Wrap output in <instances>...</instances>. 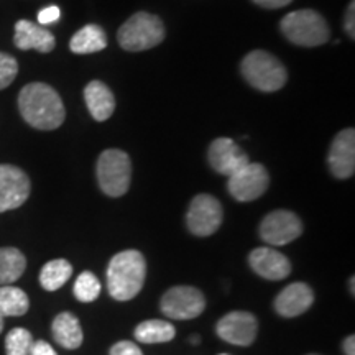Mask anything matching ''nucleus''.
I'll return each mask as SVG.
<instances>
[{"mask_svg":"<svg viewBox=\"0 0 355 355\" xmlns=\"http://www.w3.org/2000/svg\"><path fill=\"white\" fill-rule=\"evenodd\" d=\"M19 109L25 122L38 130H55L66 117L60 94L44 83H30L21 89Z\"/></svg>","mask_w":355,"mask_h":355,"instance_id":"nucleus-1","label":"nucleus"},{"mask_svg":"<svg viewBox=\"0 0 355 355\" xmlns=\"http://www.w3.org/2000/svg\"><path fill=\"white\" fill-rule=\"evenodd\" d=\"M146 278V261L139 250H123L112 257L107 268L109 295L128 301L139 295Z\"/></svg>","mask_w":355,"mask_h":355,"instance_id":"nucleus-2","label":"nucleus"},{"mask_svg":"<svg viewBox=\"0 0 355 355\" xmlns=\"http://www.w3.org/2000/svg\"><path fill=\"white\" fill-rule=\"evenodd\" d=\"M242 76L261 92L279 91L286 84L288 73L278 58L263 50L250 51L241 63Z\"/></svg>","mask_w":355,"mask_h":355,"instance_id":"nucleus-3","label":"nucleus"},{"mask_svg":"<svg viewBox=\"0 0 355 355\" xmlns=\"http://www.w3.org/2000/svg\"><path fill=\"white\" fill-rule=\"evenodd\" d=\"M117 40L125 51L150 50L165 40V25L153 13L139 12L121 26Z\"/></svg>","mask_w":355,"mask_h":355,"instance_id":"nucleus-4","label":"nucleus"},{"mask_svg":"<svg viewBox=\"0 0 355 355\" xmlns=\"http://www.w3.org/2000/svg\"><path fill=\"white\" fill-rule=\"evenodd\" d=\"M279 26L283 35L298 46H319L331 37V30L322 15L308 8L288 13Z\"/></svg>","mask_w":355,"mask_h":355,"instance_id":"nucleus-5","label":"nucleus"},{"mask_svg":"<svg viewBox=\"0 0 355 355\" xmlns=\"http://www.w3.org/2000/svg\"><path fill=\"white\" fill-rule=\"evenodd\" d=\"M97 181L110 198H121L130 188L132 162L122 150H105L97 159Z\"/></svg>","mask_w":355,"mask_h":355,"instance_id":"nucleus-6","label":"nucleus"},{"mask_svg":"<svg viewBox=\"0 0 355 355\" xmlns=\"http://www.w3.org/2000/svg\"><path fill=\"white\" fill-rule=\"evenodd\" d=\"M162 313L171 319H196L206 309L204 295L194 286H173L162 298Z\"/></svg>","mask_w":355,"mask_h":355,"instance_id":"nucleus-7","label":"nucleus"},{"mask_svg":"<svg viewBox=\"0 0 355 355\" xmlns=\"http://www.w3.org/2000/svg\"><path fill=\"white\" fill-rule=\"evenodd\" d=\"M270 186L268 171L260 163H247L229 176L227 189L239 202H250L263 196Z\"/></svg>","mask_w":355,"mask_h":355,"instance_id":"nucleus-8","label":"nucleus"},{"mask_svg":"<svg viewBox=\"0 0 355 355\" xmlns=\"http://www.w3.org/2000/svg\"><path fill=\"white\" fill-rule=\"evenodd\" d=\"M222 206L211 194H198L189 204L186 225L198 237H209L220 227Z\"/></svg>","mask_w":355,"mask_h":355,"instance_id":"nucleus-9","label":"nucleus"},{"mask_svg":"<svg viewBox=\"0 0 355 355\" xmlns=\"http://www.w3.org/2000/svg\"><path fill=\"white\" fill-rule=\"evenodd\" d=\"M303 232V222L291 211H273L261 220L260 237L273 247H282L300 237Z\"/></svg>","mask_w":355,"mask_h":355,"instance_id":"nucleus-10","label":"nucleus"},{"mask_svg":"<svg viewBox=\"0 0 355 355\" xmlns=\"http://www.w3.org/2000/svg\"><path fill=\"white\" fill-rule=\"evenodd\" d=\"M30 178L20 168L0 165V212L20 207L30 196Z\"/></svg>","mask_w":355,"mask_h":355,"instance_id":"nucleus-11","label":"nucleus"},{"mask_svg":"<svg viewBox=\"0 0 355 355\" xmlns=\"http://www.w3.org/2000/svg\"><path fill=\"white\" fill-rule=\"evenodd\" d=\"M257 329H259V322L254 314L247 311H234V313L225 314L216 326L217 336L222 340L234 345H242V347L254 344Z\"/></svg>","mask_w":355,"mask_h":355,"instance_id":"nucleus-12","label":"nucleus"},{"mask_svg":"<svg viewBox=\"0 0 355 355\" xmlns=\"http://www.w3.org/2000/svg\"><path fill=\"white\" fill-rule=\"evenodd\" d=\"M329 170L339 180H347L355 171V132L354 128H345L332 140L329 157Z\"/></svg>","mask_w":355,"mask_h":355,"instance_id":"nucleus-13","label":"nucleus"},{"mask_svg":"<svg viewBox=\"0 0 355 355\" xmlns=\"http://www.w3.org/2000/svg\"><path fill=\"white\" fill-rule=\"evenodd\" d=\"M207 158H209L214 171L224 176L234 175L235 171L250 163V159L242 152L241 146L230 139H216L212 141L209 152H207Z\"/></svg>","mask_w":355,"mask_h":355,"instance_id":"nucleus-14","label":"nucleus"},{"mask_svg":"<svg viewBox=\"0 0 355 355\" xmlns=\"http://www.w3.org/2000/svg\"><path fill=\"white\" fill-rule=\"evenodd\" d=\"M248 263L257 275L272 282L285 279L291 273V263L288 257L270 247H259L252 250Z\"/></svg>","mask_w":355,"mask_h":355,"instance_id":"nucleus-15","label":"nucleus"},{"mask_svg":"<svg viewBox=\"0 0 355 355\" xmlns=\"http://www.w3.org/2000/svg\"><path fill=\"white\" fill-rule=\"evenodd\" d=\"M314 301L313 290L306 283L288 285L275 300V311L283 318H296L306 313Z\"/></svg>","mask_w":355,"mask_h":355,"instance_id":"nucleus-16","label":"nucleus"},{"mask_svg":"<svg viewBox=\"0 0 355 355\" xmlns=\"http://www.w3.org/2000/svg\"><path fill=\"white\" fill-rule=\"evenodd\" d=\"M13 43L19 50H37L40 53H50L55 48V37L44 26L35 25L33 21L19 20L15 24Z\"/></svg>","mask_w":355,"mask_h":355,"instance_id":"nucleus-17","label":"nucleus"},{"mask_svg":"<svg viewBox=\"0 0 355 355\" xmlns=\"http://www.w3.org/2000/svg\"><path fill=\"white\" fill-rule=\"evenodd\" d=\"M84 101L94 121H107L115 110V97L112 91L102 81H91L84 89Z\"/></svg>","mask_w":355,"mask_h":355,"instance_id":"nucleus-18","label":"nucleus"},{"mask_svg":"<svg viewBox=\"0 0 355 355\" xmlns=\"http://www.w3.org/2000/svg\"><path fill=\"white\" fill-rule=\"evenodd\" d=\"M53 331V337L61 347L74 350L78 347H81L84 334H83V327L79 319L74 316L73 313H61L58 314L53 321L51 326Z\"/></svg>","mask_w":355,"mask_h":355,"instance_id":"nucleus-19","label":"nucleus"},{"mask_svg":"<svg viewBox=\"0 0 355 355\" xmlns=\"http://www.w3.org/2000/svg\"><path fill=\"white\" fill-rule=\"evenodd\" d=\"M107 46V35L99 25H86L71 38L69 48L76 55L102 51Z\"/></svg>","mask_w":355,"mask_h":355,"instance_id":"nucleus-20","label":"nucleus"},{"mask_svg":"<svg viewBox=\"0 0 355 355\" xmlns=\"http://www.w3.org/2000/svg\"><path fill=\"white\" fill-rule=\"evenodd\" d=\"M26 268V259L19 248H0V285L17 282Z\"/></svg>","mask_w":355,"mask_h":355,"instance_id":"nucleus-21","label":"nucleus"},{"mask_svg":"<svg viewBox=\"0 0 355 355\" xmlns=\"http://www.w3.org/2000/svg\"><path fill=\"white\" fill-rule=\"evenodd\" d=\"M175 334V326L168 321H159V319L144 321L135 327V339L144 344L170 343Z\"/></svg>","mask_w":355,"mask_h":355,"instance_id":"nucleus-22","label":"nucleus"},{"mask_svg":"<svg viewBox=\"0 0 355 355\" xmlns=\"http://www.w3.org/2000/svg\"><path fill=\"white\" fill-rule=\"evenodd\" d=\"M71 275H73V266H71L68 260H51L40 272V285L46 291H56L68 282Z\"/></svg>","mask_w":355,"mask_h":355,"instance_id":"nucleus-23","label":"nucleus"},{"mask_svg":"<svg viewBox=\"0 0 355 355\" xmlns=\"http://www.w3.org/2000/svg\"><path fill=\"white\" fill-rule=\"evenodd\" d=\"M30 308V300L20 288L3 285L0 288V316H24Z\"/></svg>","mask_w":355,"mask_h":355,"instance_id":"nucleus-24","label":"nucleus"},{"mask_svg":"<svg viewBox=\"0 0 355 355\" xmlns=\"http://www.w3.org/2000/svg\"><path fill=\"white\" fill-rule=\"evenodd\" d=\"M101 295V282L92 272H83L74 283V296L81 303H92Z\"/></svg>","mask_w":355,"mask_h":355,"instance_id":"nucleus-25","label":"nucleus"},{"mask_svg":"<svg viewBox=\"0 0 355 355\" xmlns=\"http://www.w3.org/2000/svg\"><path fill=\"white\" fill-rule=\"evenodd\" d=\"M33 345V337L25 327H15L6 337L7 355H28Z\"/></svg>","mask_w":355,"mask_h":355,"instance_id":"nucleus-26","label":"nucleus"},{"mask_svg":"<svg viewBox=\"0 0 355 355\" xmlns=\"http://www.w3.org/2000/svg\"><path fill=\"white\" fill-rule=\"evenodd\" d=\"M19 73V63L7 53H0V89H6L13 83Z\"/></svg>","mask_w":355,"mask_h":355,"instance_id":"nucleus-27","label":"nucleus"},{"mask_svg":"<svg viewBox=\"0 0 355 355\" xmlns=\"http://www.w3.org/2000/svg\"><path fill=\"white\" fill-rule=\"evenodd\" d=\"M110 355H144L139 345L130 340H121L110 349Z\"/></svg>","mask_w":355,"mask_h":355,"instance_id":"nucleus-28","label":"nucleus"},{"mask_svg":"<svg viewBox=\"0 0 355 355\" xmlns=\"http://www.w3.org/2000/svg\"><path fill=\"white\" fill-rule=\"evenodd\" d=\"M60 17H61L60 8H58L56 6H51V7L43 8V10L38 13V21H40V25H50V24H53V21L60 20Z\"/></svg>","mask_w":355,"mask_h":355,"instance_id":"nucleus-29","label":"nucleus"},{"mask_svg":"<svg viewBox=\"0 0 355 355\" xmlns=\"http://www.w3.org/2000/svg\"><path fill=\"white\" fill-rule=\"evenodd\" d=\"M28 355H58V354L48 343H44V340H37V343H33Z\"/></svg>","mask_w":355,"mask_h":355,"instance_id":"nucleus-30","label":"nucleus"},{"mask_svg":"<svg viewBox=\"0 0 355 355\" xmlns=\"http://www.w3.org/2000/svg\"><path fill=\"white\" fill-rule=\"evenodd\" d=\"M354 17H355V2L352 0L350 6L345 12V32H347L350 37H355V26H354Z\"/></svg>","mask_w":355,"mask_h":355,"instance_id":"nucleus-31","label":"nucleus"},{"mask_svg":"<svg viewBox=\"0 0 355 355\" xmlns=\"http://www.w3.org/2000/svg\"><path fill=\"white\" fill-rule=\"evenodd\" d=\"M254 2L263 8H282L290 6L293 0H254Z\"/></svg>","mask_w":355,"mask_h":355,"instance_id":"nucleus-32","label":"nucleus"},{"mask_svg":"<svg viewBox=\"0 0 355 355\" xmlns=\"http://www.w3.org/2000/svg\"><path fill=\"white\" fill-rule=\"evenodd\" d=\"M344 352L345 355H355V337L349 336L347 339L344 340Z\"/></svg>","mask_w":355,"mask_h":355,"instance_id":"nucleus-33","label":"nucleus"},{"mask_svg":"<svg viewBox=\"0 0 355 355\" xmlns=\"http://www.w3.org/2000/svg\"><path fill=\"white\" fill-rule=\"evenodd\" d=\"M191 343H193V344H199V337H198V336H194L193 339H191Z\"/></svg>","mask_w":355,"mask_h":355,"instance_id":"nucleus-34","label":"nucleus"},{"mask_svg":"<svg viewBox=\"0 0 355 355\" xmlns=\"http://www.w3.org/2000/svg\"><path fill=\"white\" fill-rule=\"evenodd\" d=\"M3 329V316H0V332Z\"/></svg>","mask_w":355,"mask_h":355,"instance_id":"nucleus-35","label":"nucleus"},{"mask_svg":"<svg viewBox=\"0 0 355 355\" xmlns=\"http://www.w3.org/2000/svg\"><path fill=\"white\" fill-rule=\"evenodd\" d=\"M220 355H227V354H220Z\"/></svg>","mask_w":355,"mask_h":355,"instance_id":"nucleus-36","label":"nucleus"},{"mask_svg":"<svg viewBox=\"0 0 355 355\" xmlns=\"http://www.w3.org/2000/svg\"><path fill=\"white\" fill-rule=\"evenodd\" d=\"M311 355H318V354H311Z\"/></svg>","mask_w":355,"mask_h":355,"instance_id":"nucleus-37","label":"nucleus"}]
</instances>
